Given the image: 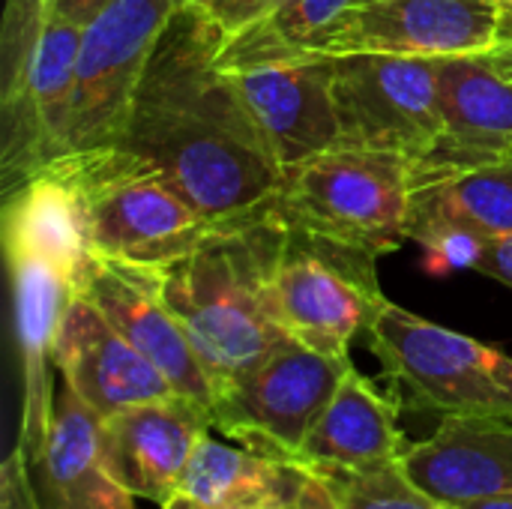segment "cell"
I'll list each match as a JSON object with an SVG mask.
<instances>
[{
    "instance_id": "obj_35",
    "label": "cell",
    "mask_w": 512,
    "mask_h": 509,
    "mask_svg": "<svg viewBox=\"0 0 512 509\" xmlns=\"http://www.w3.org/2000/svg\"><path fill=\"white\" fill-rule=\"evenodd\" d=\"M159 509H210V507H201V504H195V501H189V498L177 495V498H171L168 504H162Z\"/></svg>"
},
{
    "instance_id": "obj_7",
    "label": "cell",
    "mask_w": 512,
    "mask_h": 509,
    "mask_svg": "<svg viewBox=\"0 0 512 509\" xmlns=\"http://www.w3.org/2000/svg\"><path fill=\"white\" fill-rule=\"evenodd\" d=\"M174 12L168 0H111L84 24L63 153L120 141L150 57Z\"/></svg>"
},
{
    "instance_id": "obj_12",
    "label": "cell",
    "mask_w": 512,
    "mask_h": 509,
    "mask_svg": "<svg viewBox=\"0 0 512 509\" xmlns=\"http://www.w3.org/2000/svg\"><path fill=\"white\" fill-rule=\"evenodd\" d=\"M210 432V408L174 393L105 417L102 459L129 495L162 507L177 498L183 474Z\"/></svg>"
},
{
    "instance_id": "obj_22",
    "label": "cell",
    "mask_w": 512,
    "mask_h": 509,
    "mask_svg": "<svg viewBox=\"0 0 512 509\" xmlns=\"http://www.w3.org/2000/svg\"><path fill=\"white\" fill-rule=\"evenodd\" d=\"M444 132L429 156L486 159L512 153V81L486 54L435 60Z\"/></svg>"
},
{
    "instance_id": "obj_1",
    "label": "cell",
    "mask_w": 512,
    "mask_h": 509,
    "mask_svg": "<svg viewBox=\"0 0 512 509\" xmlns=\"http://www.w3.org/2000/svg\"><path fill=\"white\" fill-rule=\"evenodd\" d=\"M222 39L201 15L177 9L117 141L213 225L270 213L282 186V165L261 123L216 63Z\"/></svg>"
},
{
    "instance_id": "obj_26",
    "label": "cell",
    "mask_w": 512,
    "mask_h": 509,
    "mask_svg": "<svg viewBox=\"0 0 512 509\" xmlns=\"http://www.w3.org/2000/svg\"><path fill=\"white\" fill-rule=\"evenodd\" d=\"M48 21L51 0H6L0 24V99L18 87Z\"/></svg>"
},
{
    "instance_id": "obj_30",
    "label": "cell",
    "mask_w": 512,
    "mask_h": 509,
    "mask_svg": "<svg viewBox=\"0 0 512 509\" xmlns=\"http://www.w3.org/2000/svg\"><path fill=\"white\" fill-rule=\"evenodd\" d=\"M111 0H51V18L72 21V24H87L93 21Z\"/></svg>"
},
{
    "instance_id": "obj_15",
    "label": "cell",
    "mask_w": 512,
    "mask_h": 509,
    "mask_svg": "<svg viewBox=\"0 0 512 509\" xmlns=\"http://www.w3.org/2000/svg\"><path fill=\"white\" fill-rule=\"evenodd\" d=\"M78 291L96 303V309L165 375L180 396L213 408V381L141 264L96 255Z\"/></svg>"
},
{
    "instance_id": "obj_8",
    "label": "cell",
    "mask_w": 512,
    "mask_h": 509,
    "mask_svg": "<svg viewBox=\"0 0 512 509\" xmlns=\"http://www.w3.org/2000/svg\"><path fill=\"white\" fill-rule=\"evenodd\" d=\"M372 255L330 246L288 228L273 270V309L282 330L330 357H348L387 303Z\"/></svg>"
},
{
    "instance_id": "obj_9",
    "label": "cell",
    "mask_w": 512,
    "mask_h": 509,
    "mask_svg": "<svg viewBox=\"0 0 512 509\" xmlns=\"http://www.w3.org/2000/svg\"><path fill=\"white\" fill-rule=\"evenodd\" d=\"M333 99L345 147L429 156L444 132L435 60L336 54Z\"/></svg>"
},
{
    "instance_id": "obj_23",
    "label": "cell",
    "mask_w": 512,
    "mask_h": 509,
    "mask_svg": "<svg viewBox=\"0 0 512 509\" xmlns=\"http://www.w3.org/2000/svg\"><path fill=\"white\" fill-rule=\"evenodd\" d=\"M309 471L273 459L246 444H225L213 432L198 444L180 492L210 509H288L303 492Z\"/></svg>"
},
{
    "instance_id": "obj_19",
    "label": "cell",
    "mask_w": 512,
    "mask_h": 509,
    "mask_svg": "<svg viewBox=\"0 0 512 509\" xmlns=\"http://www.w3.org/2000/svg\"><path fill=\"white\" fill-rule=\"evenodd\" d=\"M3 249L6 258H30L51 267L78 291L96 258L81 195L51 171H39L9 189Z\"/></svg>"
},
{
    "instance_id": "obj_25",
    "label": "cell",
    "mask_w": 512,
    "mask_h": 509,
    "mask_svg": "<svg viewBox=\"0 0 512 509\" xmlns=\"http://www.w3.org/2000/svg\"><path fill=\"white\" fill-rule=\"evenodd\" d=\"M309 471V468H306ZM339 509H456L417 486L402 462H384L360 471H309Z\"/></svg>"
},
{
    "instance_id": "obj_32",
    "label": "cell",
    "mask_w": 512,
    "mask_h": 509,
    "mask_svg": "<svg viewBox=\"0 0 512 509\" xmlns=\"http://www.w3.org/2000/svg\"><path fill=\"white\" fill-rule=\"evenodd\" d=\"M495 45H512V0H498V36H495Z\"/></svg>"
},
{
    "instance_id": "obj_4",
    "label": "cell",
    "mask_w": 512,
    "mask_h": 509,
    "mask_svg": "<svg viewBox=\"0 0 512 509\" xmlns=\"http://www.w3.org/2000/svg\"><path fill=\"white\" fill-rule=\"evenodd\" d=\"M39 171L63 177L81 195L93 255L102 258L156 267L216 228L159 171L117 144L63 153Z\"/></svg>"
},
{
    "instance_id": "obj_18",
    "label": "cell",
    "mask_w": 512,
    "mask_h": 509,
    "mask_svg": "<svg viewBox=\"0 0 512 509\" xmlns=\"http://www.w3.org/2000/svg\"><path fill=\"white\" fill-rule=\"evenodd\" d=\"M432 225H456L486 240L512 234V153L414 159L411 237Z\"/></svg>"
},
{
    "instance_id": "obj_24",
    "label": "cell",
    "mask_w": 512,
    "mask_h": 509,
    "mask_svg": "<svg viewBox=\"0 0 512 509\" xmlns=\"http://www.w3.org/2000/svg\"><path fill=\"white\" fill-rule=\"evenodd\" d=\"M357 6L360 0H297L237 36L222 39L216 63L219 69L234 72L270 60L315 57Z\"/></svg>"
},
{
    "instance_id": "obj_36",
    "label": "cell",
    "mask_w": 512,
    "mask_h": 509,
    "mask_svg": "<svg viewBox=\"0 0 512 509\" xmlns=\"http://www.w3.org/2000/svg\"><path fill=\"white\" fill-rule=\"evenodd\" d=\"M168 3H171V6H174V9H183V6H186V3H189V0H168Z\"/></svg>"
},
{
    "instance_id": "obj_27",
    "label": "cell",
    "mask_w": 512,
    "mask_h": 509,
    "mask_svg": "<svg viewBox=\"0 0 512 509\" xmlns=\"http://www.w3.org/2000/svg\"><path fill=\"white\" fill-rule=\"evenodd\" d=\"M420 249H423V264L432 276H450L459 270H477L483 249H486V237L456 228V225H432L423 228L411 237Z\"/></svg>"
},
{
    "instance_id": "obj_10",
    "label": "cell",
    "mask_w": 512,
    "mask_h": 509,
    "mask_svg": "<svg viewBox=\"0 0 512 509\" xmlns=\"http://www.w3.org/2000/svg\"><path fill=\"white\" fill-rule=\"evenodd\" d=\"M498 36V0H360L315 57L486 54Z\"/></svg>"
},
{
    "instance_id": "obj_20",
    "label": "cell",
    "mask_w": 512,
    "mask_h": 509,
    "mask_svg": "<svg viewBox=\"0 0 512 509\" xmlns=\"http://www.w3.org/2000/svg\"><path fill=\"white\" fill-rule=\"evenodd\" d=\"M408 450L411 441L399 429L396 396L381 393L366 375L351 369L312 426L297 465L309 471H360L402 462Z\"/></svg>"
},
{
    "instance_id": "obj_28",
    "label": "cell",
    "mask_w": 512,
    "mask_h": 509,
    "mask_svg": "<svg viewBox=\"0 0 512 509\" xmlns=\"http://www.w3.org/2000/svg\"><path fill=\"white\" fill-rule=\"evenodd\" d=\"M0 509H45L30 462L21 450H12L0 468Z\"/></svg>"
},
{
    "instance_id": "obj_13",
    "label": "cell",
    "mask_w": 512,
    "mask_h": 509,
    "mask_svg": "<svg viewBox=\"0 0 512 509\" xmlns=\"http://www.w3.org/2000/svg\"><path fill=\"white\" fill-rule=\"evenodd\" d=\"M54 369L63 375V384L102 420L123 408L177 393L81 291L72 294L60 318Z\"/></svg>"
},
{
    "instance_id": "obj_2",
    "label": "cell",
    "mask_w": 512,
    "mask_h": 509,
    "mask_svg": "<svg viewBox=\"0 0 512 509\" xmlns=\"http://www.w3.org/2000/svg\"><path fill=\"white\" fill-rule=\"evenodd\" d=\"M285 237L288 225L270 210L216 225L189 252L144 267L216 393L291 339L273 309V270Z\"/></svg>"
},
{
    "instance_id": "obj_3",
    "label": "cell",
    "mask_w": 512,
    "mask_h": 509,
    "mask_svg": "<svg viewBox=\"0 0 512 509\" xmlns=\"http://www.w3.org/2000/svg\"><path fill=\"white\" fill-rule=\"evenodd\" d=\"M414 159L333 147L282 171L273 210L321 243L381 258L411 240Z\"/></svg>"
},
{
    "instance_id": "obj_17",
    "label": "cell",
    "mask_w": 512,
    "mask_h": 509,
    "mask_svg": "<svg viewBox=\"0 0 512 509\" xmlns=\"http://www.w3.org/2000/svg\"><path fill=\"white\" fill-rule=\"evenodd\" d=\"M402 465L417 486L450 507L512 495V420L447 417L432 438L411 444Z\"/></svg>"
},
{
    "instance_id": "obj_6",
    "label": "cell",
    "mask_w": 512,
    "mask_h": 509,
    "mask_svg": "<svg viewBox=\"0 0 512 509\" xmlns=\"http://www.w3.org/2000/svg\"><path fill=\"white\" fill-rule=\"evenodd\" d=\"M351 369V357H330L288 339L216 393L210 408L213 432L297 465L312 426Z\"/></svg>"
},
{
    "instance_id": "obj_29",
    "label": "cell",
    "mask_w": 512,
    "mask_h": 509,
    "mask_svg": "<svg viewBox=\"0 0 512 509\" xmlns=\"http://www.w3.org/2000/svg\"><path fill=\"white\" fill-rule=\"evenodd\" d=\"M477 270L512 288V234H507V237H492L486 243Z\"/></svg>"
},
{
    "instance_id": "obj_33",
    "label": "cell",
    "mask_w": 512,
    "mask_h": 509,
    "mask_svg": "<svg viewBox=\"0 0 512 509\" xmlns=\"http://www.w3.org/2000/svg\"><path fill=\"white\" fill-rule=\"evenodd\" d=\"M486 57L512 81V45H495V48L486 51Z\"/></svg>"
},
{
    "instance_id": "obj_5",
    "label": "cell",
    "mask_w": 512,
    "mask_h": 509,
    "mask_svg": "<svg viewBox=\"0 0 512 509\" xmlns=\"http://www.w3.org/2000/svg\"><path fill=\"white\" fill-rule=\"evenodd\" d=\"M369 348L414 408L441 420H512V357L384 303L366 330Z\"/></svg>"
},
{
    "instance_id": "obj_11",
    "label": "cell",
    "mask_w": 512,
    "mask_h": 509,
    "mask_svg": "<svg viewBox=\"0 0 512 509\" xmlns=\"http://www.w3.org/2000/svg\"><path fill=\"white\" fill-rule=\"evenodd\" d=\"M81 33V24L51 18L18 87L0 99V171L6 192L63 153Z\"/></svg>"
},
{
    "instance_id": "obj_34",
    "label": "cell",
    "mask_w": 512,
    "mask_h": 509,
    "mask_svg": "<svg viewBox=\"0 0 512 509\" xmlns=\"http://www.w3.org/2000/svg\"><path fill=\"white\" fill-rule=\"evenodd\" d=\"M456 509H512V495H495V498H480V501H468Z\"/></svg>"
},
{
    "instance_id": "obj_21",
    "label": "cell",
    "mask_w": 512,
    "mask_h": 509,
    "mask_svg": "<svg viewBox=\"0 0 512 509\" xmlns=\"http://www.w3.org/2000/svg\"><path fill=\"white\" fill-rule=\"evenodd\" d=\"M30 471L45 509H138L135 495L105 468L102 417L69 387L57 396L51 435Z\"/></svg>"
},
{
    "instance_id": "obj_16",
    "label": "cell",
    "mask_w": 512,
    "mask_h": 509,
    "mask_svg": "<svg viewBox=\"0 0 512 509\" xmlns=\"http://www.w3.org/2000/svg\"><path fill=\"white\" fill-rule=\"evenodd\" d=\"M9 273L21 354V426L15 450L33 462L54 426V339L75 288L60 273L30 258H9Z\"/></svg>"
},
{
    "instance_id": "obj_14",
    "label": "cell",
    "mask_w": 512,
    "mask_h": 509,
    "mask_svg": "<svg viewBox=\"0 0 512 509\" xmlns=\"http://www.w3.org/2000/svg\"><path fill=\"white\" fill-rule=\"evenodd\" d=\"M228 75L261 123L282 171L324 150L345 147L330 57L270 60Z\"/></svg>"
},
{
    "instance_id": "obj_31",
    "label": "cell",
    "mask_w": 512,
    "mask_h": 509,
    "mask_svg": "<svg viewBox=\"0 0 512 509\" xmlns=\"http://www.w3.org/2000/svg\"><path fill=\"white\" fill-rule=\"evenodd\" d=\"M288 509H339V507H336V501L330 498V492L324 489V483H321L315 474H309V480H306L303 492L297 495V501H294Z\"/></svg>"
}]
</instances>
